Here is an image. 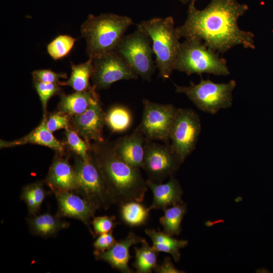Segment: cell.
I'll return each mask as SVG.
<instances>
[{"label":"cell","mask_w":273,"mask_h":273,"mask_svg":"<svg viewBox=\"0 0 273 273\" xmlns=\"http://www.w3.org/2000/svg\"><path fill=\"white\" fill-rule=\"evenodd\" d=\"M197 0L189 3L185 23L176 27L179 38L202 40L211 50L223 54L233 47L242 45L254 49V34L239 27V18L249 9L238 0H211L205 8L199 10Z\"/></svg>","instance_id":"cell-1"},{"label":"cell","mask_w":273,"mask_h":273,"mask_svg":"<svg viewBox=\"0 0 273 273\" xmlns=\"http://www.w3.org/2000/svg\"><path fill=\"white\" fill-rule=\"evenodd\" d=\"M95 150V159L114 203L143 201L148 189L140 168L128 164L116 154L113 146L105 144Z\"/></svg>","instance_id":"cell-2"},{"label":"cell","mask_w":273,"mask_h":273,"mask_svg":"<svg viewBox=\"0 0 273 273\" xmlns=\"http://www.w3.org/2000/svg\"><path fill=\"white\" fill-rule=\"evenodd\" d=\"M132 24L131 18L126 16L113 13L89 14L80 29L81 35L86 40L89 58L115 51Z\"/></svg>","instance_id":"cell-3"},{"label":"cell","mask_w":273,"mask_h":273,"mask_svg":"<svg viewBox=\"0 0 273 273\" xmlns=\"http://www.w3.org/2000/svg\"><path fill=\"white\" fill-rule=\"evenodd\" d=\"M137 25L151 39L159 76L163 79L169 78L175 70L180 45L173 18L171 16L154 17Z\"/></svg>","instance_id":"cell-4"},{"label":"cell","mask_w":273,"mask_h":273,"mask_svg":"<svg viewBox=\"0 0 273 273\" xmlns=\"http://www.w3.org/2000/svg\"><path fill=\"white\" fill-rule=\"evenodd\" d=\"M226 60L208 48L198 39H186L180 43L175 70L188 75L203 73L226 76L230 74Z\"/></svg>","instance_id":"cell-5"},{"label":"cell","mask_w":273,"mask_h":273,"mask_svg":"<svg viewBox=\"0 0 273 273\" xmlns=\"http://www.w3.org/2000/svg\"><path fill=\"white\" fill-rule=\"evenodd\" d=\"M236 85L235 80L218 83L209 79H201L198 84L191 81L189 86L174 84L176 93L185 95L199 110L213 115L231 107Z\"/></svg>","instance_id":"cell-6"},{"label":"cell","mask_w":273,"mask_h":273,"mask_svg":"<svg viewBox=\"0 0 273 273\" xmlns=\"http://www.w3.org/2000/svg\"><path fill=\"white\" fill-rule=\"evenodd\" d=\"M151 43L147 33L137 25L134 32L123 37L115 50L137 75L147 81L151 80L155 70Z\"/></svg>","instance_id":"cell-7"},{"label":"cell","mask_w":273,"mask_h":273,"mask_svg":"<svg viewBox=\"0 0 273 273\" xmlns=\"http://www.w3.org/2000/svg\"><path fill=\"white\" fill-rule=\"evenodd\" d=\"M78 187L76 191L97 210L107 209L114 203L101 171L95 158L89 155L76 161Z\"/></svg>","instance_id":"cell-8"},{"label":"cell","mask_w":273,"mask_h":273,"mask_svg":"<svg viewBox=\"0 0 273 273\" xmlns=\"http://www.w3.org/2000/svg\"><path fill=\"white\" fill-rule=\"evenodd\" d=\"M201 131L200 119L194 110L177 108L170 130V144L182 163L195 150Z\"/></svg>","instance_id":"cell-9"},{"label":"cell","mask_w":273,"mask_h":273,"mask_svg":"<svg viewBox=\"0 0 273 273\" xmlns=\"http://www.w3.org/2000/svg\"><path fill=\"white\" fill-rule=\"evenodd\" d=\"M143 104L142 118L137 128L146 140L168 143L177 108L171 104H159L147 99L143 100Z\"/></svg>","instance_id":"cell-10"},{"label":"cell","mask_w":273,"mask_h":273,"mask_svg":"<svg viewBox=\"0 0 273 273\" xmlns=\"http://www.w3.org/2000/svg\"><path fill=\"white\" fill-rule=\"evenodd\" d=\"M92 59L91 78L93 86L96 90L108 88L119 80L138 78L137 74L115 50Z\"/></svg>","instance_id":"cell-11"},{"label":"cell","mask_w":273,"mask_h":273,"mask_svg":"<svg viewBox=\"0 0 273 273\" xmlns=\"http://www.w3.org/2000/svg\"><path fill=\"white\" fill-rule=\"evenodd\" d=\"M183 163L170 144H157L146 140L142 168L148 179L161 183L167 177L173 176Z\"/></svg>","instance_id":"cell-12"},{"label":"cell","mask_w":273,"mask_h":273,"mask_svg":"<svg viewBox=\"0 0 273 273\" xmlns=\"http://www.w3.org/2000/svg\"><path fill=\"white\" fill-rule=\"evenodd\" d=\"M71 122L73 130L87 143L104 142L102 132L105 124V113L99 99L83 113L73 116Z\"/></svg>","instance_id":"cell-13"},{"label":"cell","mask_w":273,"mask_h":273,"mask_svg":"<svg viewBox=\"0 0 273 273\" xmlns=\"http://www.w3.org/2000/svg\"><path fill=\"white\" fill-rule=\"evenodd\" d=\"M58 206L57 215L77 219L89 226L97 209L85 198L72 191L55 192Z\"/></svg>","instance_id":"cell-14"},{"label":"cell","mask_w":273,"mask_h":273,"mask_svg":"<svg viewBox=\"0 0 273 273\" xmlns=\"http://www.w3.org/2000/svg\"><path fill=\"white\" fill-rule=\"evenodd\" d=\"M143 238L130 232L127 236L117 241L109 249L102 252H94L96 259L103 260L111 266L123 273H131L133 270L128 263L132 257L129 253L131 246L141 243Z\"/></svg>","instance_id":"cell-15"},{"label":"cell","mask_w":273,"mask_h":273,"mask_svg":"<svg viewBox=\"0 0 273 273\" xmlns=\"http://www.w3.org/2000/svg\"><path fill=\"white\" fill-rule=\"evenodd\" d=\"M146 138L136 127L132 133L118 139L113 146L117 155L131 166L143 167Z\"/></svg>","instance_id":"cell-16"},{"label":"cell","mask_w":273,"mask_h":273,"mask_svg":"<svg viewBox=\"0 0 273 273\" xmlns=\"http://www.w3.org/2000/svg\"><path fill=\"white\" fill-rule=\"evenodd\" d=\"M147 184L153 194V201L150 206L152 209L166 208L184 203L182 200L183 191L177 180L173 176L170 177L165 184L157 183L147 179Z\"/></svg>","instance_id":"cell-17"},{"label":"cell","mask_w":273,"mask_h":273,"mask_svg":"<svg viewBox=\"0 0 273 273\" xmlns=\"http://www.w3.org/2000/svg\"><path fill=\"white\" fill-rule=\"evenodd\" d=\"M47 181L55 193L77 190V179L74 168L68 160L57 158L53 161L47 177Z\"/></svg>","instance_id":"cell-18"},{"label":"cell","mask_w":273,"mask_h":273,"mask_svg":"<svg viewBox=\"0 0 273 273\" xmlns=\"http://www.w3.org/2000/svg\"><path fill=\"white\" fill-rule=\"evenodd\" d=\"M45 116L38 126L23 138L12 142L1 141V148L32 144L44 146L62 153L64 151V145L48 129Z\"/></svg>","instance_id":"cell-19"},{"label":"cell","mask_w":273,"mask_h":273,"mask_svg":"<svg viewBox=\"0 0 273 273\" xmlns=\"http://www.w3.org/2000/svg\"><path fill=\"white\" fill-rule=\"evenodd\" d=\"M96 90L92 86L87 90L62 95L58 105L59 111L72 116L83 113L99 99Z\"/></svg>","instance_id":"cell-20"},{"label":"cell","mask_w":273,"mask_h":273,"mask_svg":"<svg viewBox=\"0 0 273 273\" xmlns=\"http://www.w3.org/2000/svg\"><path fill=\"white\" fill-rule=\"evenodd\" d=\"M145 232L152 240V247L155 250L170 254L176 262L180 260V250L188 245L187 240L176 239L163 231L154 229H147Z\"/></svg>","instance_id":"cell-21"},{"label":"cell","mask_w":273,"mask_h":273,"mask_svg":"<svg viewBox=\"0 0 273 273\" xmlns=\"http://www.w3.org/2000/svg\"><path fill=\"white\" fill-rule=\"evenodd\" d=\"M58 215L49 213L34 215L28 220L31 232L37 236L49 237L69 226L67 222L62 221Z\"/></svg>","instance_id":"cell-22"},{"label":"cell","mask_w":273,"mask_h":273,"mask_svg":"<svg viewBox=\"0 0 273 273\" xmlns=\"http://www.w3.org/2000/svg\"><path fill=\"white\" fill-rule=\"evenodd\" d=\"M119 205L121 219L127 225L137 227L147 222L151 210L150 207L136 201H127Z\"/></svg>","instance_id":"cell-23"},{"label":"cell","mask_w":273,"mask_h":273,"mask_svg":"<svg viewBox=\"0 0 273 273\" xmlns=\"http://www.w3.org/2000/svg\"><path fill=\"white\" fill-rule=\"evenodd\" d=\"M93 70V59L89 58L86 62L77 65L71 63V73L69 79L60 82L61 85L71 86L76 92H81L90 89L89 79Z\"/></svg>","instance_id":"cell-24"},{"label":"cell","mask_w":273,"mask_h":273,"mask_svg":"<svg viewBox=\"0 0 273 273\" xmlns=\"http://www.w3.org/2000/svg\"><path fill=\"white\" fill-rule=\"evenodd\" d=\"M130 110L121 105H114L105 113V122L111 131L121 133L129 129L132 123Z\"/></svg>","instance_id":"cell-25"},{"label":"cell","mask_w":273,"mask_h":273,"mask_svg":"<svg viewBox=\"0 0 273 273\" xmlns=\"http://www.w3.org/2000/svg\"><path fill=\"white\" fill-rule=\"evenodd\" d=\"M164 214L159 218L163 232L171 236H178L181 232V222L187 213V204L185 203L169 207L164 210Z\"/></svg>","instance_id":"cell-26"},{"label":"cell","mask_w":273,"mask_h":273,"mask_svg":"<svg viewBox=\"0 0 273 273\" xmlns=\"http://www.w3.org/2000/svg\"><path fill=\"white\" fill-rule=\"evenodd\" d=\"M141 247H134L135 260L132 264L137 273H151L157 263L159 252L150 246L145 239Z\"/></svg>","instance_id":"cell-27"},{"label":"cell","mask_w":273,"mask_h":273,"mask_svg":"<svg viewBox=\"0 0 273 273\" xmlns=\"http://www.w3.org/2000/svg\"><path fill=\"white\" fill-rule=\"evenodd\" d=\"M46 195V191L41 183H32L23 188L21 198L25 203L30 215L36 214Z\"/></svg>","instance_id":"cell-28"},{"label":"cell","mask_w":273,"mask_h":273,"mask_svg":"<svg viewBox=\"0 0 273 273\" xmlns=\"http://www.w3.org/2000/svg\"><path fill=\"white\" fill-rule=\"evenodd\" d=\"M76 39L68 35H59L47 46V52L54 60L67 56L72 49Z\"/></svg>","instance_id":"cell-29"},{"label":"cell","mask_w":273,"mask_h":273,"mask_svg":"<svg viewBox=\"0 0 273 273\" xmlns=\"http://www.w3.org/2000/svg\"><path fill=\"white\" fill-rule=\"evenodd\" d=\"M67 144L70 148L79 157L86 159L88 156L89 144L73 129L70 128L66 129Z\"/></svg>","instance_id":"cell-30"},{"label":"cell","mask_w":273,"mask_h":273,"mask_svg":"<svg viewBox=\"0 0 273 273\" xmlns=\"http://www.w3.org/2000/svg\"><path fill=\"white\" fill-rule=\"evenodd\" d=\"M34 86L39 97L44 116L47 110V104L50 99L58 93L61 88L60 83H44L33 80Z\"/></svg>","instance_id":"cell-31"},{"label":"cell","mask_w":273,"mask_h":273,"mask_svg":"<svg viewBox=\"0 0 273 273\" xmlns=\"http://www.w3.org/2000/svg\"><path fill=\"white\" fill-rule=\"evenodd\" d=\"M114 216H101L94 217L92 221V234L96 236L113 231L118 223L115 222Z\"/></svg>","instance_id":"cell-32"},{"label":"cell","mask_w":273,"mask_h":273,"mask_svg":"<svg viewBox=\"0 0 273 273\" xmlns=\"http://www.w3.org/2000/svg\"><path fill=\"white\" fill-rule=\"evenodd\" d=\"M69 115L61 112L54 113L47 118V126L52 132L70 127Z\"/></svg>","instance_id":"cell-33"},{"label":"cell","mask_w":273,"mask_h":273,"mask_svg":"<svg viewBox=\"0 0 273 273\" xmlns=\"http://www.w3.org/2000/svg\"><path fill=\"white\" fill-rule=\"evenodd\" d=\"M33 79L44 83H60V78H66L65 73H57L50 69L34 70L32 73Z\"/></svg>","instance_id":"cell-34"},{"label":"cell","mask_w":273,"mask_h":273,"mask_svg":"<svg viewBox=\"0 0 273 273\" xmlns=\"http://www.w3.org/2000/svg\"><path fill=\"white\" fill-rule=\"evenodd\" d=\"M117 242L113 235V231L101 234L94 241V252H102L111 248Z\"/></svg>","instance_id":"cell-35"},{"label":"cell","mask_w":273,"mask_h":273,"mask_svg":"<svg viewBox=\"0 0 273 273\" xmlns=\"http://www.w3.org/2000/svg\"><path fill=\"white\" fill-rule=\"evenodd\" d=\"M157 273H184L177 268L169 257H165L161 264H157L154 270Z\"/></svg>","instance_id":"cell-36"},{"label":"cell","mask_w":273,"mask_h":273,"mask_svg":"<svg viewBox=\"0 0 273 273\" xmlns=\"http://www.w3.org/2000/svg\"><path fill=\"white\" fill-rule=\"evenodd\" d=\"M184 4H186L190 3L192 0H178Z\"/></svg>","instance_id":"cell-37"}]
</instances>
